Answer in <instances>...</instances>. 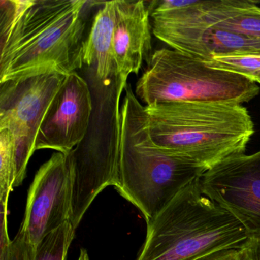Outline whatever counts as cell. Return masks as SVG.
<instances>
[{"label": "cell", "instance_id": "obj_10", "mask_svg": "<svg viewBox=\"0 0 260 260\" xmlns=\"http://www.w3.org/2000/svg\"><path fill=\"white\" fill-rule=\"evenodd\" d=\"M150 13L156 39L205 63L217 57L260 56L258 39L224 31L173 10Z\"/></svg>", "mask_w": 260, "mask_h": 260}, {"label": "cell", "instance_id": "obj_20", "mask_svg": "<svg viewBox=\"0 0 260 260\" xmlns=\"http://www.w3.org/2000/svg\"><path fill=\"white\" fill-rule=\"evenodd\" d=\"M196 260H245L240 249H228L211 252Z\"/></svg>", "mask_w": 260, "mask_h": 260}, {"label": "cell", "instance_id": "obj_7", "mask_svg": "<svg viewBox=\"0 0 260 260\" xmlns=\"http://www.w3.org/2000/svg\"><path fill=\"white\" fill-rule=\"evenodd\" d=\"M65 77L48 73L0 83V130H10L17 147L14 187L25 179L41 125Z\"/></svg>", "mask_w": 260, "mask_h": 260}, {"label": "cell", "instance_id": "obj_17", "mask_svg": "<svg viewBox=\"0 0 260 260\" xmlns=\"http://www.w3.org/2000/svg\"><path fill=\"white\" fill-rule=\"evenodd\" d=\"M205 63L214 69L243 76L255 83L260 80V56L217 57Z\"/></svg>", "mask_w": 260, "mask_h": 260}, {"label": "cell", "instance_id": "obj_6", "mask_svg": "<svg viewBox=\"0 0 260 260\" xmlns=\"http://www.w3.org/2000/svg\"><path fill=\"white\" fill-rule=\"evenodd\" d=\"M249 78L214 69L174 49L157 50L138 80L136 96L146 106L168 103H231L243 104L259 94Z\"/></svg>", "mask_w": 260, "mask_h": 260}, {"label": "cell", "instance_id": "obj_19", "mask_svg": "<svg viewBox=\"0 0 260 260\" xmlns=\"http://www.w3.org/2000/svg\"><path fill=\"white\" fill-rule=\"evenodd\" d=\"M240 249L245 260H260V234L249 237Z\"/></svg>", "mask_w": 260, "mask_h": 260}, {"label": "cell", "instance_id": "obj_14", "mask_svg": "<svg viewBox=\"0 0 260 260\" xmlns=\"http://www.w3.org/2000/svg\"><path fill=\"white\" fill-rule=\"evenodd\" d=\"M115 21V1L103 3L94 17L90 31L83 44V65L92 68L102 81L110 78L117 70L113 49Z\"/></svg>", "mask_w": 260, "mask_h": 260}, {"label": "cell", "instance_id": "obj_22", "mask_svg": "<svg viewBox=\"0 0 260 260\" xmlns=\"http://www.w3.org/2000/svg\"><path fill=\"white\" fill-rule=\"evenodd\" d=\"M258 83H259V84H260V80H259V81L258 82Z\"/></svg>", "mask_w": 260, "mask_h": 260}, {"label": "cell", "instance_id": "obj_4", "mask_svg": "<svg viewBox=\"0 0 260 260\" xmlns=\"http://www.w3.org/2000/svg\"><path fill=\"white\" fill-rule=\"evenodd\" d=\"M147 224L136 260H196L217 251L240 249L249 239L237 219L204 194L200 178L182 188Z\"/></svg>", "mask_w": 260, "mask_h": 260}, {"label": "cell", "instance_id": "obj_9", "mask_svg": "<svg viewBox=\"0 0 260 260\" xmlns=\"http://www.w3.org/2000/svg\"><path fill=\"white\" fill-rule=\"evenodd\" d=\"M204 194L232 214L249 237L260 234V151L233 156L200 178Z\"/></svg>", "mask_w": 260, "mask_h": 260}, {"label": "cell", "instance_id": "obj_11", "mask_svg": "<svg viewBox=\"0 0 260 260\" xmlns=\"http://www.w3.org/2000/svg\"><path fill=\"white\" fill-rule=\"evenodd\" d=\"M93 112L90 86L78 73L66 76L41 125L36 150L69 153L86 137Z\"/></svg>", "mask_w": 260, "mask_h": 260}, {"label": "cell", "instance_id": "obj_21", "mask_svg": "<svg viewBox=\"0 0 260 260\" xmlns=\"http://www.w3.org/2000/svg\"><path fill=\"white\" fill-rule=\"evenodd\" d=\"M77 260H89V255H88L87 250L85 249H81Z\"/></svg>", "mask_w": 260, "mask_h": 260}, {"label": "cell", "instance_id": "obj_15", "mask_svg": "<svg viewBox=\"0 0 260 260\" xmlns=\"http://www.w3.org/2000/svg\"><path fill=\"white\" fill-rule=\"evenodd\" d=\"M75 230L69 221L46 236L37 246H31L29 260H67Z\"/></svg>", "mask_w": 260, "mask_h": 260}, {"label": "cell", "instance_id": "obj_13", "mask_svg": "<svg viewBox=\"0 0 260 260\" xmlns=\"http://www.w3.org/2000/svg\"><path fill=\"white\" fill-rule=\"evenodd\" d=\"M187 12L216 28L260 40V7L253 1L194 0Z\"/></svg>", "mask_w": 260, "mask_h": 260}, {"label": "cell", "instance_id": "obj_16", "mask_svg": "<svg viewBox=\"0 0 260 260\" xmlns=\"http://www.w3.org/2000/svg\"><path fill=\"white\" fill-rule=\"evenodd\" d=\"M16 138L10 130H0V203L8 206L16 174Z\"/></svg>", "mask_w": 260, "mask_h": 260}, {"label": "cell", "instance_id": "obj_3", "mask_svg": "<svg viewBox=\"0 0 260 260\" xmlns=\"http://www.w3.org/2000/svg\"><path fill=\"white\" fill-rule=\"evenodd\" d=\"M124 93L120 111L118 185L115 189L141 211L148 223L182 188L208 170L155 147L147 131L145 106L128 83Z\"/></svg>", "mask_w": 260, "mask_h": 260}, {"label": "cell", "instance_id": "obj_5", "mask_svg": "<svg viewBox=\"0 0 260 260\" xmlns=\"http://www.w3.org/2000/svg\"><path fill=\"white\" fill-rule=\"evenodd\" d=\"M95 76L98 86H90L93 102L90 124L84 139L74 150L69 221L75 231L98 194L107 187L115 188L118 185L120 100L127 80L117 70L105 81Z\"/></svg>", "mask_w": 260, "mask_h": 260}, {"label": "cell", "instance_id": "obj_2", "mask_svg": "<svg viewBox=\"0 0 260 260\" xmlns=\"http://www.w3.org/2000/svg\"><path fill=\"white\" fill-rule=\"evenodd\" d=\"M149 136L159 150L212 168L244 154L254 123L241 104L168 103L145 106Z\"/></svg>", "mask_w": 260, "mask_h": 260}, {"label": "cell", "instance_id": "obj_12", "mask_svg": "<svg viewBox=\"0 0 260 260\" xmlns=\"http://www.w3.org/2000/svg\"><path fill=\"white\" fill-rule=\"evenodd\" d=\"M144 1H115L114 57L118 74L127 80L152 56L150 10Z\"/></svg>", "mask_w": 260, "mask_h": 260}, {"label": "cell", "instance_id": "obj_1", "mask_svg": "<svg viewBox=\"0 0 260 260\" xmlns=\"http://www.w3.org/2000/svg\"><path fill=\"white\" fill-rule=\"evenodd\" d=\"M84 0H2L0 83L81 69Z\"/></svg>", "mask_w": 260, "mask_h": 260}, {"label": "cell", "instance_id": "obj_18", "mask_svg": "<svg viewBox=\"0 0 260 260\" xmlns=\"http://www.w3.org/2000/svg\"><path fill=\"white\" fill-rule=\"evenodd\" d=\"M31 246L24 233L19 230L10 247L0 253V260H29Z\"/></svg>", "mask_w": 260, "mask_h": 260}, {"label": "cell", "instance_id": "obj_8", "mask_svg": "<svg viewBox=\"0 0 260 260\" xmlns=\"http://www.w3.org/2000/svg\"><path fill=\"white\" fill-rule=\"evenodd\" d=\"M74 167V150L57 152L36 173L20 228L33 246L69 221Z\"/></svg>", "mask_w": 260, "mask_h": 260}]
</instances>
